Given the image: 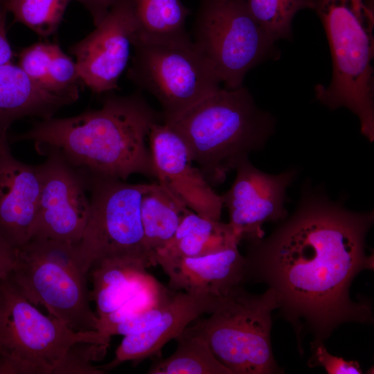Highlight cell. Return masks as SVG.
Listing matches in <instances>:
<instances>
[{
    "label": "cell",
    "instance_id": "cell-34",
    "mask_svg": "<svg viewBox=\"0 0 374 374\" xmlns=\"http://www.w3.org/2000/svg\"><path fill=\"white\" fill-rule=\"evenodd\" d=\"M8 0H0V4L6 6Z\"/></svg>",
    "mask_w": 374,
    "mask_h": 374
},
{
    "label": "cell",
    "instance_id": "cell-31",
    "mask_svg": "<svg viewBox=\"0 0 374 374\" xmlns=\"http://www.w3.org/2000/svg\"><path fill=\"white\" fill-rule=\"evenodd\" d=\"M8 12L6 6L0 4V65L12 63L13 51L7 38L6 28Z\"/></svg>",
    "mask_w": 374,
    "mask_h": 374
},
{
    "label": "cell",
    "instance_id": "cell-12",
    "mask_svg": "<svg viewBox=\"0 0 374 374\" xmlns=\"http://www.w3.org/2000/svg\"><path fill=\"white\" fill-rule=\"evenodd\" d=\"M95 27L70 52L76 58L82 83L95 93H109L118 89L136 36L132 0H118Z\"/></svg>",
    "mask_w": 374,
    "mask_h": 374
},
{
    "label": "cell",
    "instance_id": "cell-20",
    "mask_svg": "<svg viewBox=\"0 0 374 374\" xmlns=\"http://www.w3.org/2000/svg\"><path fill=\"white\" fill-rule=\"evenodd\" d=\"M240 242L229 223L202 217L190 210L172 239L157 252L155 263L162 259L205 256Z\"/></svg>",
    "mask_w": 374,
    "mask_h": 374
},
{
    "label": "cell",
    "instance_id": "cell-18",
    "mask_svg": "<svg viewBox=\"0 0 374 374\" xmlns=\"http://www.w3.org/2000/svg\"><path fill=\"white\" fill-rule=\"evenodd\" d=\"M75 101L46 90L18 65H0V151L10 148L8 131L15 121L25 117L48 119Z\"/></svg>",
    "mask_w": 374,
    "mask_h": 374
},
{
    "label": "cell",
    "instance_id": "cell-2",
    "mask_svg": "<svg viewBox=\"0 0 374 374\" xmlns=\"http://www.w3.org/2000/svg\"><path fill=\"white\" fill-rule=\"evenodd\" d=\"M163 122L139 91L127 96L108 93L99 109L67 118H50L9 142L31 141L57 149L74 168L123 181L133 174L157 179L146 144L153 124Z\"/></svg>",
    "mask_w": 374,
    "mask_h": 374
},
{
    "label": "cell",
    "instance_id": "cell-32",
    "mask_svg": "<svg viewBox=\"0 0 374 374\" xmlns=\"http://www.w3.org/2000/svg\"><path fill=\"white\" fill-rule=\"evenodd\" d=\"M82 3L90 13L96 26L118 0H75Z\"/></svg>",
    "mask_w": 374,
    "mask_h": 374
},
{
    "label": "cell",
    "instance_id": "cell-33",
    "mask_svg": "<svg viewBox=\"0 0 374 374\" xmlns=\"http://www.w3.org/2000/svg\"><path fill=\"white\" fill-rule=\"evenodd\" d=\"M17 249L0 240V280L6 279L12 271Z\"/></svg>",
    "mask_w": 374,
    "mask_h": 374
},
{
    "label": "cell",
    "instance_id": "cell-25",
    "mask_svg": "<svg viewBox=\"0 0 374 374\" xmlns=\"http://www.w3.org/2000/svg\"><path fill=\"white\" fill-rule=\"evenodd\" d=\"M73 0H8L6 6L19 22L42 37L57 30L65 10Z\"/></svg>",
    "mask_w": 374,
    "mask_h": 374
},
{
    "label": "cell",
    "instance_id": "cell-11",
    "mask_svg": "<svg viewBox=\"0 0 374 374\" xmlns=\"http://www.w3.org/2000/svg\"><path fill=\"white\" fill-rule=\"evenodd\" d=\"M46 157L37 165L40 188L33 237L71 244L80 241L90 211L85 173L51 146L35 145Z\"/></svg>",
    "mask_w": 374,
    "mask_h": 374
},
{
    "label": "cell",
    "instance_id": "cell-10",
    "mask_svg": "<svg viewBox=\"0 0 374 374\" xmlns=\"http://www.w3.org/2000/svg\"><path fill=\"white\" fill-rule=\"evenodd\" d=\"M133 48L127 77L156 98L163 123L177 118L220 87L216 72L194 43L157 44L135 38Z\"/></svg>",
    "mask_w": 374,
    "mask_h": 374
},
{
    "label": "cell",
    "instance_id": "cell-24",
    "mask_svg": "<svg viewBox=\"0 0 374 374\" xmlns=\"http://www.w3.org/2000/svg\"><path fill=\"white\" fill-rule=\"evenodd\" d=\"M257 23L274 42L292 37V24L296 13L313 10L314 0H247Z\"/></svg>",
    "mask_w": 374,
    "mask_h": 374
},
{
    "label": "cell",
    "instance_id": "cell-29",
    "mask_svg": "<svg viewBox=\"0 0 374 374\" xmlns=\"http://www.w3.org/2000/svg\"><path fill=\"white\" fill-rule=\"evenodd\" d=\"M55 45L48 42L35 43L24 48L19 54L18 66L39 84L47 73Z\"/></svg>",
    "mask_w": 374,
    "mask_h": 374
},
{
    "label": "cell",
    "instance_id": "cell-1",
    "mask_svg": "<svg viewBox=\"0 0 374 374\" xmlns=\"http://www.w3.org/2000/svg\"><path fill=\"white\" fill-rule=\"evenodd\" d=\"M373 221V211H350L321 189L305 188L291 216L267 238L247 242L244 283H263L274 291L301 354L307 333L312 346L344 323L373 322L371 303L350 297L357 275L373 269L366 244Z\"/></svg>",
    "mask_w": 374,
    "mask_h": 374
},
{
    "label": "cell",
    "instance_id": "cell-13",
    "mask_svg": "<svg viewBox=\"0 0 374 374\" xmlns=\"http://www.w3.org/2000/svg\"><path fill=\"white\" fill-rule=\"evenodd\" d=\"M236 175L231 188L220 195L228 210L229 222L240 242H256L264 238L266 222H280L288 213L285 207L286 190L296 175L289 169L269 175L256 168L249 157L235 168Z\"/></svg>",
    "mask_w": 374,
    "mask_h": 374
},
{
    "label": "cell",
    "instance_id": "cell-19",
    "mask_svg": "<svg viewBox=\"0 0 374 374\" xmlns=\"http://www.w3.org/2000/svg\"><path fill=\"white\" fill-rule=\"evenodd\" d=\"M152 266L144 258L112 257L94 263L89 272L93 282L91 301L98 317L118 309L127 301L159 281L147 272Z\"/></svg>",
    "mask_w": 374,
    "mask_h": 374
},
{
    "label": "cell",
    "instance_id": "cell-4",
    "mask_svg": "<svg viewBox=\"0 0 374 374\" xmlns=\"http://www.w3.org/2000/svg\"><path fill=\"white\" fill-rule=\"evenodd\" d=\"M328 41L332 75L315 86V96L331 109L350 110L362 134L374 139V0H314Z\"/></svg>",
    "mask_w": 374,
    "mask_h": 374
},
{
    "label": "cell",
    "instance_id": "cell-27",
    "mask_svg": "<svg viewBox=\"0 0 374 374\" xmlns=\"http://www.w3.org/2000/svg\"><path fill=\"white\" fill-rule=\"evenodd\" d=\"M81 84L76 63L55 44L47 73L39 84L51 92L77 100Z\"/></svg>",
    "mask_w": 374,
    "mask_h": 374
},
{
    "label": "cell",
    "instance_id": "cell-5",
    "mask_svg": "<svg viewBox=\"0 0 374 374\" xmlns=\"http://www.w3.org/2000/svg\"><path fill=\"white\" fill-rule=\"evenodd\" d=\"M75 244L33 238L17 249L8 278L32 304L76 332L97 330L98 318L90 307L87 274L80 268Z\"/></svg>",
    "mask_w": 374,
    "mask_h": 374
},
{
    "label": "cell",
    "instance_id": "cell-9",
    "mask_svg": "<svg viewBox=\"0 0 374 374\" xmlns=\"http://www.w3.org/2000/svg\"><path fill=\"white\" fill-rule=\"evenodd\" d=\"M84 172L90 211L82 238L75 246L80 268L87 274L94 263L112 257L144 258L153 266L141 218V199L149 184H130Z\"/></svg>",
    "mask_w": 374,
    "mask_h": 374
},
{
    "label": "cell",
    "instance_id": "cell-16",
    "mask_svg": "<svg viewBox=\"0 0 374 374\" xmlns=\"http://www.w3.org/2000/svg\"><path fill=\"white\" fill-rule=\"evenodd\" d=\"M225 297L174 291L157 323L145 331L124 336L115 357L99 368L105 372L125 362H137L158 354L195 319L215 312Z\"/></svg>",
    "mask_w": 374,
    "mask_h": 374
},
{
    "label": "cell",
    "instance_id": "cell-3",
    "mask_svg": "<svg viewBox=\"0 0 374 374\" xmlns=\"http://www.w3.org/2000/svg\"><path fill=\"white\" fill-rule=\"evenodd\" d=\"M163 123L182 138L193 162L213 187L222 184L251 152L264 147L275 121L242 85L232 89L220 87Z\"/></svg>",
    "mask_w": 374,
    "mask_h": 374
},
{
    "label": "cell",
    "instance_id": "cell-6",
    "mask_svg": "<svg viewBox=\"0 0 374 374\" xmlns=\"http://www.w3.org/2000/svg\"><path fill=\"white\" fill-rule=\"evenodd\" d=\"M278 308L271 289L253 294L242 285L225 297L215 312L195 319L185 330L201 336L231 374L282 373L271 344V312Z\"/></svg>",
    "mask_w": 374,
    "mask_h": 374
},
{
    "label": "cell",
    "instance_id": "cell-23",
    "mask_svg": "<svg viewBox=\"0 0 374 374\" xmlns=\"http://www.w3.org/2000/svg\"><path fill=\"white\" fill-rule=\"evenodd\" d=\"M175 351L153 363L150 374H231L199 335L184 330L176 339Z\"/></svg>",
    "mask_w": 374,
    "mask_h": 374
},
{
    "label": "cell",
    "instance_id": "cell-7",
    "mask_svg": "<svg viewBox=\"0 0 374 374\" xmlns=\"http://www.w3.org/2000/svg\"><path fill=\"white\" fill-rule=\"evenodd\" d=\"M110 339L97 330L76 332L44 315L8 278L0 280L1 374H53L72 345H109Z\"/></svg>",
    "mask_w": 374,
    "mask_h": 374
},
{
    "label": "cell",
    "instance_id": "cell-14",
    "mask_svg": "<svg viewBox=\"0 0 374 374\" xmlns=\"http://www.w3.org/2000/svg\"><path fill=\"white\" fill-rule=\"evenodd\" d=\"M148 139L158 182L197 215L220 220L221 197L199 168L193 166L187 145L179 134L159 122L152 125Z\"/></svg>",
    "mask_w": 374,
    "mask_h": 374
},
{
    "label": "cell",
    "instance_id": "cell-21",
    "mask_svg": "<svg viewBox=\"0 0 374 374\" xmlns=\"http://www.w3.org/2000/svg\"><path fill=\"white\" fill-rule=\"evenodd\" d=\"M186 204L169 189L157 182L148 184L141 203V218L146 251L156 265L155 255L173 237L184 217Z\"/></svg>",
    "mask_w": 374,
    "mask_h": 374
},
{
    "label": "cell",
    "instance_id": "cell-8",
    "mask_svg": "<svg viewBox=\"0 0 374 374\" xmlns=\"http://www.w3.org/2000/svg\"><path fill=\"white\" fill-rule=\"evenodd\" d=\"M192 30L195 46L226 89L242 86L249 70L279 56L247 0H199Z\"/></svg>",
    "mask_w": 374,
    "mask_h": 374
},
{
    "label": "cell",
    "instance_id": "cell-17",
    "mask_svg": "<svg viewBox=\"0 0 374 374\" xmlns=\"http://www.w3.org/2000/svg\"><path fill=\"white\" fill-rule=\"evenodd\" d=\"M174 291L225 297L244 283V257L238 244L197 257L157 261Z\"/></svg>",
    "mask_w": 374,
    "mask_h": 374
},
{
    "label": "cell",
    "instance_id": "cell-15",
    "mask_svg": "<svg viewBox=\"0 0 374 374\" xmlns=\"http://www.w3.org/2000/svg\"><path fill=\"white\" fill-rule=\"evenodd\" d=\"M40 179L37 166L0 151V240L19 249L33 237Z\"/></svg>",
    "mask_w": 374,
    "mask_h": 374
},
{
    "label": "cell",
    "instance_id": "cell-30",
    "mask_svg": "<svg viewBox=\"0 0 374 374\" xmlns=\"http://www.w3.org/2000/svg\"><path fill=\"white\" fill-rule=\"evenodd\" d=\"M312 355L308 361L310 367L322 366L328 374H361L362 370L357 361H347L342 357L331 355L319 343L311 346Z\"/></svg>",
    "mask_w": 374,
    "mask_h": 374
},
{
    "label": "cell",
    "instance_id": "cell-28",
    "mask_svg": "<svg viewBox=\"0 0 374 374\" xmlns=\"http://www.w3.org/2000/svg\"><path fill=\"white\" fill-rule=\"evenodd\" d=\"M109 345L78 342L66 352L53 374H103L92 362L103 359Z\"/></svg>",
    "mask_w": 374,
    "mask_h": 374
},
{
    "label": "cell",
    "instance_id": "cell-22",
    "mask_svg": "<svg viewBox=\"0 0 374 374\" xmlns=\"http://www.w3.org/2000/svg\"><path fill=\"white\" fill-rule=\"evenodd\" d=\"M137 20L136 39L157 44L190 45L186 28L190 10L180 0H132Z\"/></svg>",
    "mask_w": 374,
    "mask_h": 374
},
{
    "label": "cell",
    "instance_id": "cell-26",
    "mask_svg": "<svg viewBox=\"0 0 374 374\" xmlns=\"http://www.w3.org/2000/svg\"><path fill=\"white\" fill-rule=\"evenodd\" d=\"M172 292V290L158 282L136 294L114 312L98 317L97 331L107 335V332L112 327L155 306L166 299Z\"/></svg>",
    "mask_w": 374,
    "mask_h": 374
}]
</instances>
